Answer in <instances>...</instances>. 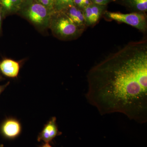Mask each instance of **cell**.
<instances>
[{
	"mask_svg": "<svg viewBox=\"0 0 147 147\" xmlns=\"http://www.w3.org/2000/svg\"><path fill=\"white\" fill-rule=\"evenodd\" d=\"M23 0H0V9L3 16L19 11Z\"/></svg>",
	"mask_w": 147,
	"mask_h": 147,
	"instance_id": "obj_11",
	"label": "cell"
},
{
	"mask_svg": "<svg viewBox=\"0 0 147 147\" xmlns=\"http://www.w3.org/2000/svg\"><path fill=\"white\" fill-rule=\"evenodd\" d=\"M19 10L25 18L37 28L49 27L51 13L37 0H23Z\"/></svg>",
	"mask_w": 147,
	"mask_h": 147,
	"instance_id": "obj_3",
	"label": "cell"
},
{
	"mask_svg": "<svg viewBox=\"0 0 147 147\" xmlns=\"http://www.w3.org/2000/svg\"><path fill=\"white\" fill-rule=\"evenodd\" d=\"M91 1L93 3L100 5H107L110 3L115 2V0H91Z\"/></svg>",
	"mask_w": 147,
	"mask_h": 147,
	"instance_id": "obj_15",
	"label": "cell"
},
{
	"mask_svg": "<svg viewBox=\"0 0 147 147\" xmlns=\"http://www.w3.org/2000/svg\"><path fill=\"white\" fill-rule=\"evenodd\" d=\"M63 11L67 15L77 27L85 30L87 26L83 10L73 5Z\"/></svg>",
	"mask_w": 147,
	"mask_h": 147,
	"instance_id": "obj_9",
	"label": "cell"
},
{
	"mask_svg": "<svg viewBox=\"0 0 147 147\" xmlns=\"http://www.w3.org/2000/svg\"><path fill=\"white\" fill-rule=\"evenodd\" d=\"M91 3V0H73L74 5L82 10Z\"/></svg>",
	"mask_w": 147,
	"mask_h": 147,
	"instance_id": "obj_14",
	"label": "cell"
},
{
	"mask_svg": "<svg viewBox=\"0 0 147 147\" xmlns=\"http://www.w3.org/2000/svg\"><path fill=\"white\" fill-rule=\"evenodd\" d=\"M49 28L56 37L62 40L77 39L84 32L63 11H55L50 16Z\"/></svg>",
	"mask_w": 147,
	"mask_h": 147,
	"instance_id": "obj_2",
	"label": "cell"
},
{
	"mask_svg": "<svg viewBox=\"0 0 147 147\" xmlns=\"http://www.w3.org/2000/svg\"><path fill=\"white\" fill-rule=\"evenodd\" d=\"M103 16L106 19L124 23L136 28L142 32H146L147 16L146 13L131 12L123 13L106 10Z\"/></svg>",
	"mask_w": 147,
	"mask_h": 147,
	"instance_id": "obj_4",
	"label": "cell"
},
{
	"mask_svg": "<svg viewBox=\"0 0 147 147\" xmlns=\"http://www.w3.org/2000/svg\"><path fill=\"white\" fill-rule=\"evenodd\" d=\"M19 69L20 65L16 61L6 59L0 63V70L4 75L8 77H16Z\"/></svg>",
	"mask_w": 147,
	"mask_h": 147,
	"instance_id": "obj_10",
	"label": "cell"
},
{
	"mask_svg": "<svg viewBox=\"0 0 147 147\" xmlns=\"http://www.w3.org/2000/svg\"><path fill=\"white\" fill-rule=\"evenodd\" d=\"M56 120V117H54L45 125L38 137V142L43 141L45 143H49L55 137L59 135L60 133L58 131Z\"/></svg>",
	"mask_w": 147,
	"mask_h": 147,
	"instance_id": "obj_6",
	"label": "cell"
},
{
	"mask_svg": "<svg viewBox=\"0 0 147 147\" xmlns=\"http://www.w3.org/2000/svg\"><path fill=\"white\" fill-rule=\"evenodd\" d=\"M86 98L101 115L147 121V40L130 42L93 67Z\"/></svg>",
	"mask_w": 147,
	"mask_h": 147,
	"instance_id": "obj_1",
	"label": "cell"
},
{
	"mask_svg": "<svg viewBox=\"0 0 147 147\" xmlns=\"http://www.w3.org/2000/svg\"><path fill=\"white\" fill-rule=\"evenodd\" d=\"M20 123L14 119H8L1 126V132L4 137L8 139H14L18 137L21 132Z\"/></svg>",
	"mask_w": 147,
	"mask_h": 147,
	"instance_id": "obj_7",
	"label": "cell"
},
{
	"mask_svg": "<svg viewBox=\"0 0 147 147\" xmlns=\"http://www.w3.org/2000/svg\"><path fill=\"white\" fill-rule=\"evenodd\" d=\"M37 1L45 7L51 14L55 11L54 0H37Z\"/></svg>",
	"mask_w": 147,
	"mask_h": 147,
	"instance_id": "obj_13",
	"label": "cell"
},
{
	"mask_svg": "<svg viewBox=\"0 0 147 147\" xmlns=\"http://www.w3.org/2000/svg\"><path fill=\"white\" fill-rule=\"evenodd\" d=\"M1 75H0V79H1Z\"/></svg>",
	"mask_w": 147,
	"mask_h": 147,
	"instance_id": "obj_20",
	"label": "cell"
},
{
	"mask_svg": "<svg viewBox=\"0 0 147 147\" xmlns=\"http://www.w3.org/2000/svg\"><path fill=\"white\" fill-rule=\"evenodd\" d=\"M55 11H63L73 5V0H54Z\"/></svg>",
	"mask_w": 147,
	"mask_h": 147,
	"instance_id": "obj_12",
	"label": "cell"
},
{
	"mask_svg": "<svg viewBox=\"0 0 147 147\" xmlns=\"http://www.w3.org/2000/svg\"><path fill=\"white\" fill-rule=\"evenodd\" d=\"M1 9H0V30H1Z\"/></svg>",
	"mask_w": 147,
	"mask_h": 147,
	"instance_id": "obj_18",
	"label": "cell"
},
{
	"mask_svg": "<svg viewBox=\"0 0 147 147\" xmlns=\"http://www.w3.org/2000/svg\"><path fill=\"white\" fill-rule=\"evenodd\" d=\"M5 87V86H0V94L3 91Z\"/></svg>",
	"mask_w": 147,
	"mask_h": 147,
	"instance_id": "obj_17",
	"label": "cell"
},
{
	"mask_svg": "<svg viewBox=\"0 0 147 147\" xmlns=\"http://www.w3.org/2000/svg\"><path fill=\"white\" fill-rule=\"evenodd\" d=\"M114 2L124 7L131 12L147 11V0H115Z\"/></svg>",
	"mask_w": 147,
	"mask_h": 147,
	"instance_id": "obj_8",
	"label": "cell"
},
{
	"mask_svg": "<svg viewBox=\"0 0 147 147\" xmlns=\"http://www.w3.org/2000/svg\"><path fill=\"white\" fill-rule=\"evenodd\" d=\"M107 5L90 4L83 10L86 26H94L107 10Z\"/></svg>",
	"mask_w": 147,
	"mask_h": 147,
	"instance_id": "obj_5",
	"label": "cell"
},
{
	"mask_svg": "<svg viewBox=\"0 0 147 147\" xmlns=\"http://www.w3.org/2000/svg\"><path fill=\"white\" fill-rule=\"evenodd\" d=\"M0 147H4L3 145V144L0 145Z\"/></svg>",
	"mask_w": 147,
	"mask_h": 147,
	"instance_id": "obj_19",
	"label": "cell"
},
{
	"mask_svg": "<svg viewBox=\"0 0 147 147\" xmlns=\"http://www.w3.org/2000/svg\"><path fill=\"white\" fill-rule=\"evenodd\" d=\"M40 147H52L51 146V145L48 143H45V144H43V145L40 146Z\"/></svg>",
	"mask_w": 147,
	"mask_h": 147,
	"instance_id": "obj_16",
	"label": "cell"
}]
</instances>
